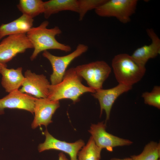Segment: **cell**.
I'll return each instance as SVG.
<instances>
[{
  "label": "cell",
  "instance_id": "cell-4",
  "mask_svg": "<svg viewBox=\"0 0 160 160\" xmlns=\"http://www.w3.org/2000/svg\"><path fill=\"white\" fill-rule=\"evenodd\" d=\"M137 0H107L95 10L96 14L101 17H113L120 22L126 24L130 22L135 12Z\"/></svg>",
  "mask_w": 160,
  "mask_h": 160
},
{
  "label": "cell",
  "instance_id": "cell-9",
  "mask_svg": "<svg viewBox=\"0 0 160 160\" xmlns=\"http://www.w3.org/2000/svg\"><path fill=\"white\" fill-rule=\"evenodd\" d=\"M24 76V81L19 89L20 92L33 95L36 98H47L50 84L45 75L36 74L28 70Z\"/></svg>",
  "mask_w": 160,
  "mask_h": 160
},
{
  "label": "cell",
  "instance_id": "cell-12",
  "mask_svg": "<svg viewBox=\"0 0 160 160\" xmlns=\"http://www.w3.org/2000/svg\"><path fill=\"white\" fill-rule=\"evenodd\" d=\"M36 98L20 92L19 89L9 93L0 99V115L4 113L5 108L25 110L33 114Z\"/></svg>",
  "mask_w": 160,
  "mask_h": 160
},
{
  "label": "cell",
  "instance_id": "cell-24",
  "mask_svg": "<svg viewBox=\"0 0 160 160\" xmlns=\"http://www.w3.org/2000/svg\"><path fill=\"white\" fill-rule=\"evenodd\" d=\"M110 160H134L131 157L126 158L123 159H120L116 158H113L111 159Z\"/></svg>",
  "mask_w": 160,
  "mask_h": 160
},
{
  "label": "cell",
  "instance_id": "cell-11",
  "mask_svg": "<svg viewBox=\"0 0 160 160\" xmlns=\"http://www.w3.org/2000/svg\"><path fill=\"white\" fill-rule=\"evenodd\" d=\"M60 106L59 101L52 100L47 98H36L32 128L34 129L42 125L47 127L52 122V116Z\"/></svg>",
  "mask_w": 160,
  "mask_h": 160
},
{
  "label": "cell",
  "instance_id": "cell-14",
  "mask_svg": "<svg viewBox=\"0 0 160 160\" xmlns=\"http://www.w3.org/2000/svg\"><path fill=\"white\" fill-rule=\"evenodd\" d=\"M146 31L151 39V43L137 48L131 55L136 63L143 68H145V64L149 59L154 58L160 53L159 37L152 29H148Z\"/></svg>",
  "mask_w": 160,
  "mask_h": 160
},
{
  "label": "cell",
  "instance_id": "cell-8",
  "mask_svg": "<svg viewBox=\"0 0 160 160\" xmlns=\"http://www.w3.org/2000/svg\"><path fill=\"white\" fill-rule=\"evenodd\" d=\"M106 124L103 122L92 124L89 132L91 135L96 145L101 149L106 148L112 151L114 147L129 145L133 142L110 134L106 131Z\"/></svg>",
  "mask_w": 160,
  "mask_h": 160
},
{
  "label": "cell",
  "instance_id": "cell-19",
  "mask_svg": "<svg viewBox=\"0 0 160 160\" xmlns=\"http://www.w3.org/2000/svg\"><path fill=\"white\" fill-rule=\"evenodd\" d=\"M78 153V160H97L100 159L102 149L96 145L91 136L87 144Z\"/></svg>",
  "mask_w": 160,
  "mask_h": 160
},
{
  "label": "cell",
  "instance_id": "cell-6",
  "mask_svg": "<svg viewBox=\"0 0 160 160\" xmlns=\"http://www.w3.org/2000/svg\"><path fill=\"white\" fill-rule=\"evenodd\" d=\"M88 49L87 45L79 44L73 52L61 56L53 55L47 50L44 51L43 56L50 62L53 69L50 77L51 84L55 85L61 82L69 64L75 59L86 52Z\"/></svg>",
  "mask_w": 160,
  "mask_h": 160
},
{
  "label": "cell",
  "instance_id": "cell-10",
  "mask_svg": "<svg viewBox=\"0 0 160 160\" xmlns=\"http://www.w3.org/2000/svg\"><path fill=\"white\" fill-rule=\"evenodd\" d=\"M44 134L45 136V140L44 143L39 145V152L49 150H59L68 154L70 160H78V153L85 145L83 140H79L72 143L60 141L53 137L47 129L44 131Z\"/></svg>",
  "mask_w": 160,
  "mask_h": 160
},
{
  "label": "cell",
  "instance_id": "cell-5",
  "mask_svg": "<svg viewBox=\"0 0 160 160\" xmlns=\"http://www.w3.org/2000/svg\"><path fill=\"white\" fill-rule=\"evenodd\" d=\"M77 74L87 81L89 87L95 91L102 89L111 68L105 62L98 60L80 65L75 68Z\"/></svg>",
  "mask_w": 160,
  "mask_h": 160
},
{
  "label": "cell",
  "instance_id": "cell-16",
  "mask_svg": "<svg viewBox=\"0 0 160 160\" xmlns=\"http://www.w3.org/2000/svg\"><path fill=\"white\" fill-rule=\"evenodd\" d=\"M22 71V67L16 69L4 67L0 70L2 76L1 84L6 92L10 93L21 86L25 79Z\"/></svg>",
  "mask_w": 160,
  "mask_h": 160
},
{
  "label": "cell",
  "instance_id": "cell-27",
  "mask_svg": "<svg viewBox=\"0 0 160 160\" xmlns=\"http://www.w3.org/2000/svg\"><path fill=\"white\" fill-rule=\"evenodd\" d=\"M158 160H160V159H158Z\"/></svg>",
  "mask_w": 160,
  "mask_h": 160
},
{
  "label": "cell",
  "instance_id": "cell-23",
  "mask_svg": "<svg viewBox=\"0 0 160 160\" xmlns=\"http://www.w3.org/2000/svg\"><path fill=\"white\" fill-rule=\"evenodd\" d=\"M58 160H68L65 155L63 153H60L58 155Z\"/></svg>",
  "mask_w": 160,
  "mask_h": 160
},
{
  "label": "cell",
  "instance_id": "cell-25",
  "mask_svg": "<svg viewBox=\"0 0 160 160\" xmlns=\"http://www.w3.org/2000/svg\"><path fill=\"white\" fill-rule=\"evenodd\" d=\"M7 65L6 64H3L0 63V70L4 67H7Z\"/></svg>",
  "mask_w": 160,
  "mask_h": 160
},
{
  "label": "cell",
  "instance_id": "cell-18",
  "mask_svg": "<svg viewBox=\"0 0 160 160\" xmlns=\"http://www.w3.org/2000/svg\"><path fill=\"white\" fill-rule=\"evenodd\" d=\"M44 4L41 0H20L17 7L23 14L33 19L43 13Z\"/></svg>",
  "mask_w": 160,
  "mask_h": 160
},
{
  "label": "cell",
  "instance_id": "cell-15",
  "mask_svg": "<svg viewBox=\"0 0 160 160\" xmlns=\"http://www.w3.org/2000/svg\"><path fill=\"white\" fill-rule=\"evenodd\" d=\"M33 19L24 14L17 19L0 26V40L9 35L26 33L32 27Z\"/></svg>",
  "mask_w": 160,
  "mask_h": 160
},
{
  "label": "cell",
  "instance_id": "cell-17",
  "mask_svg": "<svg viewBox=\"0 0 160 160\" xmlns=\"http://www.w3.org/2000/svg\"><path fill=\"white\" fill-rule=\"evenodd\" d=\"M44 17L48 18L52 15L64 11H70L77 13V0H50L44 1Z\"/></svg>",
  "mask_w": 160,
  "mask_h": 160
},
{
  "label": "cell",
  "instance_id": "cell-20",
  "mask_svg": "<svg viewBox=\"0 0 160 160\" xmlns=\"http://www.w3.org/2000/svg\"><path fill=\"white\" fill-rule=\"evenodd\" d=\"M130 157L134 160H158L160 157V143L151 141L145 145L141 153Z\"/></svg>",
  "mask_w": 160,
  "mask_h": 160
},
{
  "label": "cell",
  "instance_id": "cell-2",
  "mask_svg": "<svg viewBox=\"0 0 160 160\" xmlns=\"http://www.w3.org/2000/svg\"><path fill=\"white\" fill-rule=\"evenodd\" d=\"M48 21L43 22L39 26L32 27L26 35L32 44L34 50L30 57L31 60H34L41 52L48 49H58L65 52H70L71 47L61 43L55 39L56 36L60 34L61 30L56 26L48 28Z\"/></svg>",
  "mask_w": 160,
  "mask_h": 160
},
{
  "label": "cell",
  "instance_id": "cell-1",
  "mask_svg": "<svg viewBox=\"0 0 160 160\" xmlns=\"http://www.w3.org/2000/svg\"><path fill=\"white\" fill-rule=\"evenodd\" d=\"M81 80L75 68L69 69L66 71L61 82L55 85L50 84L47 98L57 101L69 99L75 103L79 100L80 97L84 93L95 92L94 89L83 85Z\"/></svg>",
  "mask_w": 160,
  "mask_h": 160
},
{
  "label": "cell",
  "instance_id": "cell-26",
  "mask_svg": "<svg viewBox=\"0 0 160 160\" xmlns=\"http://www.w3.org/2000/svg\"><path fill=\"white\" fill-rule=\"evenodd\" d=\"M97 160H100V159H97Z\"/></svg>",
  "mask_w": 160,
  "mask_h": 160
},
{
  "label": "cell",
  "instance_id": "cell-22",
  "mask_svg": "<svg viewBox=\"0 0 160 160\" xmlns=\"http://www.w3.org/2000/svg\"><path fill=\"white\" fill-rule=\"evenodd\" d=\"M142 97L143 98L145 104L160 109V86H155L151 92L143 93Z\"/></svg>",
  "mask_w": 160,
  "mask_h": 160
},
{
  "label": "cell",
  "instance_id": "cell-13",
  "mask_svg": "<svg viewBox=\"0 0 160 160\" xmlns=\"http://www.w3.org/2000/svg\"><path fill=\"white\" fill-rule=\"evenodd\" d=\"M132 88V86L119 84L111 89H101L96 90L92 95L99 101L100 109V116L104 110L106 114V121L108 120L111 109L116 100L120 95L129 91Z\"/></svg>",
  "mask_w": 160,
  "mask_h": 160
},
{
  "label": "cell",
  "instance_id": "cell-21",
  "mask_svg": "<svg viewBox=\"0 0 160 160\" xmlns=\"http://www.w3.org/2000/svg\"><path fill=\"white\" fill-rule=\"evenodd\" d=\"M107 0H78L79 20H82L86 13L92 9L95 10Z\"/></svg>",
  "mask_w": 160,
  "mask_h": 160
},
{
  "label": "cell",
  "instance_id": "cell-7",
  "mask_svg": "<svg viewBox=\"0 0 160 160\" xmlns=\"http://www.w3.org/2000/svg\"><path fill=\"white\" fill-rule=\"evenodd\" d=\"M31 48L33 46L26 33L9 35L0 43V63L6 64L18 54Z\"/></svg>",
  "mask_w": 160,
  "mask_h": 160
},
{
  "label": "cell",
  "instance_id": "cell-3",
  "mask_svg": "<svg viewBox=\"0 0 160 160\" xmlns=\"http://www.w3.org/2000/svg\"><path fill=\"white\" fill-rule=\"evenodd\" d=\"M112 66L116 79L119 84L132 86L142 78L145 68L140 66L131 55L121 53L115 56Z\"/></svg>",
  "mask_w": 160,
  "mask_h": 160
}]
</instances>
